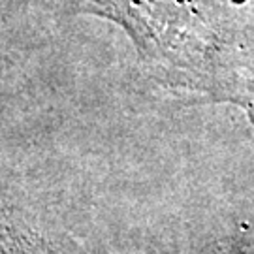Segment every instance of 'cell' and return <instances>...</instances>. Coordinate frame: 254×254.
<instances>
[{
  "instance_id": "6da1fadb",
  "label": "cell",
  "mask_w": 254,
  "mask_h": 254,
  "mask_svg": "<svg viewBox=\"0 0 254 254\" xmlns=\"http://www.w3.org/2000/svg\"><path fill=\"white\" fill-rule=\"evenodd\" d=\"M243 100H245V106H247V113H249V117H251V121H253L254 125V89H251V91L247 92L245 96H243Z\"/></svg>"
}]
</instances>
